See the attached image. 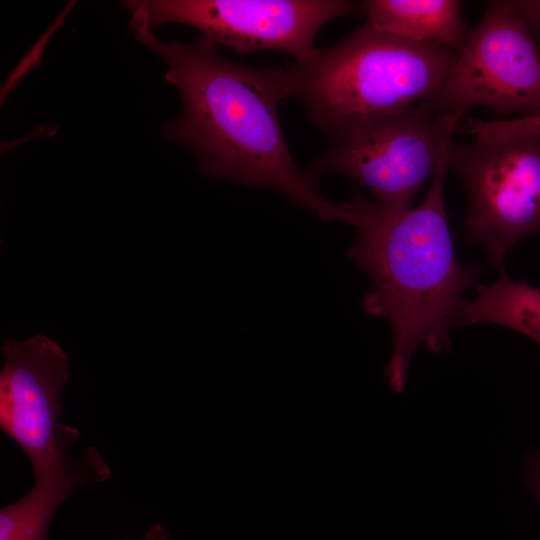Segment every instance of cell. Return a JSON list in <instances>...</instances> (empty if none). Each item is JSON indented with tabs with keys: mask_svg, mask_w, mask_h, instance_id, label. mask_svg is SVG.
Segmentation results:
<instances>
[{
	"mask_svg": "<svg viewBox=\"0 0 540 540\" xmlns=\"http://www.w3.org/2000/svg\"><path fill=\"white\" fill-rule=\"evenodd\" d=\"M135 37L163 59L165 80L181 97L165 138L192 152L204 174L272 189L323 221L351 223L350 202L329 200L318 175L302 169L287 145L279 117L280 103L291 97L285 68L233 62L202 36L162 41L142 30Z\"/></svg>",
	"mask_w": 540,
	"mask_h": 540,
	"instance_id": "6da1fadb",
	"label": "cell"
},
{
	"mask_svg": "<svg viewBox=\"0 0 540 540\" xmlns=\"http://www.w3.org/2000/svg\"><path fill=\"white\" fill-rule=\"evenodd\" d=\"M451 145L419 205L389 207L358 192L349 200L357 235L348 255L372 282L364 310L390 324L392 353L385 376L396 392L405 388L411 358L420 345L433 353L449 348L450 330L458 325L465 299L462 293L477 279V268L460 264L446 217Z\"/></svg>",
	"mask_w": 540,
	"mask_h": 540,
	"instance_id": "7a4b0ae2",
	"label": "cell"
},
{
	"mask_svg": "<svg viewBox=\"0 0 540 540\" xmlns=\"http://www.w3.org/2000/svg\"><path fill=\"white\" fill-rule=\"evenodd\" d=\"M457 52L365 23L339 42L285 67L291 97L328 136L376 115L433 101Z\"/></svg>",
	"mask_w": 540,
	"mask_h": 540,
	"instance_id": "3957f363",
	"label": "cell"
},
{
	"mask_svg": "<svg viewBox=\"0 0 540 540\" xmlns=\"http://www.w3.org/2000/svg\"><path fill=\"white\" fill-rule=\"evenodd\" d=\"M460 121L438 113L432 101L369 117L328 136L327 149L309 170L347 176L367 188L375 201L409 208L453 143Z\"/></svg>",
	"mask_w": 540,
	"mask_h": 540,
	"instance_id": "277c9868",
	"label": "cell"
},
{
	"mask_svg": "<svg viewBox=\"0 0 540 540\" xmlns=\"http://www.w3.org/2000/svg\"><path fill=\"white\" fill-rule=\"evenodd\" d=\"M449 168L467 196L466 239L502 271L511 247L540 232V134L453 142Z\"/></svg>",
	"mask_w": 540,
	"mask_h": 540,
	"instance_id": "5b68a950",
	"label": "cell"
},
{
	"mask_svg": "<svg viewBox=\"0 0 540 540\" xmlns=\"http://www.w3.org/2000/svg\"><path fill=\"white\" fill-rule=\"evenodd\" d=\"M124 5L134 32L181 23L216 46L241 54L275 50L295 61L313 54L315 37L327 22L362 11L361 4L345 0H142Z\"/></svg>",
	"mask_w": 540,
	"mask_h": 540,
	"instance_id": "8992f818",
	"label": "cell"
},
{
	"mask_svg": "<svg viewBox=\"0 0 540 540\" xmlns=\"http://www.w3.org/2000/svg\"><path fill=\"white\" fill-rule=\"evenodd\" d=\"M511 1H489L469 29L434 109L462 119L475 106L499 115H540V51Z\"/></svg>",
	"mask_w": 540,
	"mask_h": 540,
	"instance_id": "52a82bcc",
	"label": "cell"
},
{
	"mask_svg": "<svg viewBox=\"0 0 540 540\" xmlns=\"http://www.w3.org/2000/svg\"><path fill=\"white\" fill-rule=\"evenodd\" d=\"M0 372V428L29 459L34 481L48 479L72 460L79 431L60 424L61 393L69 377L63 349L50 338L5 340Z\"/></svg>",
	"mask_w": 540,
	"mask_h": 540,
	"instance_id": "ba28073f",
	"label": "cell"
},
{
	"mask_svg": "<svg viewBox=\"0 0 540 540\" xmlns=\"http://www.w3.org/2000/svg\"><path fill=\"white\" fill-rule=\"evenodd\" d=\"M111 470L93 447L54 476L34 481L30 491L0 510V540H46L49 524L77 488L107 480Z\"/></svg>",
	"mask_w": 540,
	"mask_h": 540,
	"instance_id": "9c48e42d",
	"label": "cell"
},
{
	"mask_svg": "<svg viewBox=\"0 0 540 540\" xmlns=\"http://www.w3.org/2000/svg\"><path fill=\"white\" fill-rule=\"evenodd\" d=\"M361 7L366 23L379 30L456 52L469 30L458 0H367Z\"/></svg>",
	"mask_w": 540,
	"mask_h": 540,
	"instance_id": "30bf717a",
	"label": "cell"
},
{
	"mask_svg": "<svg viewBox=\"0 0 540 540\" xmlns=\"http://www.w3.org/2000/svg\"><path fill=\"white\" fill-rule=\"evenodd\" d=\"M493 323L517 331L540 346V288L514 281L500 271L490 285L478 284L463 301L458 325Z\"/></svg>",
	"mask_w": 540,
	"mask_h": 540,
	"instance_id": "8fae6325",
	"label": "cell"
},
{
	"mask_svg": "<svg viewBox=\"0 0 540 540\" xmlns=\"http://www.w3.org/2000/svg\"><path fill=\"white\" fill-rule=\"evenodd\" d=\"M459 131L472 134L476 139H493L517 133L540 134V115L494 121L466 118Z\"/></svg>",
	"mask_w": 540,
	"mask_h": 540,
	"instance_id": "7c38bea8",
	"label": "cell"
},
{
	"mask_svg": "<svg viewBox=\"0 0 540 540\" xmlns=\"http://www.w3.org/2000/svg\"><path fill=\"white\" fill-rule=\"evenodd\" d=\"M511 3L527 23L536 42H540V0H513Z\"/></svg>",
	"mask_w": 540,
	"mask_h": 540,
	"instance_id": "4fadbf2b",
	"label": "cell"
},
{
	"mask_svg": "<svg viewBox=\"0 0 540 540\" xmlns=\"http://www.w3.org/2000/svg\"><path fill=\"white\" fill-rule=\"evenodd\" d=\"M142 540H169V533L163 526L153 525Z\"/></svg>",
	"mask_w": 540,
	"mask_h": 540,
	"instance_id": "5bb4252c",
	"label": "cell"
},
{
	"mask_svg": "<svg viewBox=\"0 0 540 540\" xmlns=\"http://www.w3.org/2000/svg\"><path fill=\"white\" fill-rule=\"evenodd\" d=\"M535 483H534V487H535V490H536V494L539 498V501H540V461L538 463V466H537V469H536V474H535Z\"/></svg>",
	"mask_w": 540,
	"mask_h": 540,
	"instance_id": "9a60e30c",
	"label": "cell"
}]
</instances>
